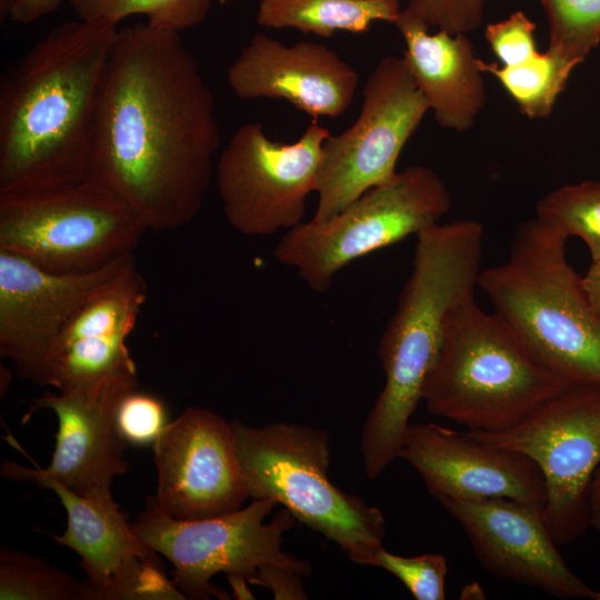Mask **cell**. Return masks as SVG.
Here are the masks:
<instances>
[{"label": "cell", "mask_w": 600, "mask_h": 600, "mask_svg": "<svg viewBox=\"0 0 600 600\" xmlns=\"http://www.w3.org/2000/svg\"><path fill=\"white\" fill-rule=\"evenodd\" d=\"M231 424L249 498L281 504L346 553L358 546L382 543V511L328 478L327 431L286 422L250 427L233 420Z\"/></svg>", "instance_id": "6"}, {"label": "cell", "mask_w": 600, "mask_h": 600, "mask_svg": "<svg viewBox=\"0 0 600 600\" xmlns=\"http://www.w3.org/2000/svg\"><path fill=\"white\" fill-rule=\"evenodd\" d=\"M156 501L172 518L196 520L228 514L248 497L231 422L189 407L153 442Z\"/></svg>", "instance_id": "15"}, {"label": "cell", "mask_w": 600, "mask_h": 600, "mask_svg": "<svg viewBox=\"0 0 600 600\" xmlns=\"http://www.w3.org/2000/svg\"><path fill=\"white\" fill-rule=\"evenodd\" d=\"M118 29L103 19L62 22L7 68L0 80V194L90 179Z\"/></svg>", "instance_id": "2"}, {"label": "cell", "mask_w": 600, "mask_h": 600, "mask_svg": "<svg viewBox=\"0 0 600 600\" xmlns=\"http://www.w3.org/2000/svg\"><path fill=\"white\" fill-rule=\"evenodd\" d=\"M329 134L313 122L297 141L283 143L271 140L259 122L238 128L216 166L228 223L242 234L267 237L303 222Z\"/></svg>", "instance_id": "12"}, {"label": "cell", "mask_w": 600, "mask_h": 600, "mask_svg": "<svg viewBox=\"0 0 600 600\" xmlns=\"http://www.w3.org/2000/svg\"><path fill=\"white\" fill-rule=\"evenodd\" d=\"M227 580L232 589L234 598L239 600L254 599L253 594L247 587V578L240 574H227Z\"/></svg>", "instance_id": "36"}, {"label": "cell", "mask_w": 600, "mask_h": 600, "mask_svg": "<svg viewBox=\"0 0 600 600\" xmlns=\"http://www.w3.org/2000/svg\"><path fill=\"white\" fill-rule=\"evenodd\" d=\"M276 506L271 499H253L228 514L180 520L163 512L153 496L129 524L141 541L171 562L172 581L186 599L213 596L228 600L229 594L210 582L216 573L240 574L248 582L266 564L283 567L303 578L312 573L308 561L281 548L282 536L296 518L283 508L264 522Z\"/></svg>", "instance_id": "9"}, {"label": "cell", "mask_w": 600, "mask_h": 600, "mask_svg": "<svg viewBox=\"0 0 600 600\" xmlns=\"http://www.w3.org/2000/svg\"><path fill=\"white\" fill-rule=\"evenodd\" d=\"M398 458L420 474L437 500L509 498L543 504L546 484L524 453L436 423L409 424Z\"/></svg>", "instance_id": "18"}, {"label": "cell", "mask_w": 600, "mask_h": 600, "mask_svg": "<svg viewBox=\"0 0 600 600\" xmlns=\"http://www.w3.org/2000/svg\"><path fill=\"white\" fill-rule=\"evenodd\" d=\"M483 6L484 0H410L402 12L429 28L458 34L480 26Z\"/></svg>", "instance_id": "30"}, {"label": "cell", "mask_w": 600, "mask_h": 600, "mask_svg": "<svg viewBox=\"0 0 600 600\" xmlns=\"http://www.w3.org/2000/svg\"><path fill=\"white\" fill-rule=\"evenodd\" d=\"M213 93L176 30L118 29L93 137L90 179L156 232L199 213L220 146Z\"/></svg>", "instance_id": "1"}, {"label": "cell", "mask_w": 600, "mask_h": 600, "mask_svg": "<svg viewBox=\"0 0 600 600\" xmlns=\"http://www.w3.org/2000/svg\"><path fill=\"white\" fill-rule=\"evenodd\" d=\"M466 532L478 562L490 573L563 599L600 600L560 554L543 504L509 498L438 500Z\"/></svg>", "instance_id": "16"}, {"label": "cell", "mask_w": 600, "mask_h": 600, "mask_svg": "<svg viewBox=\"0 0 600 600\" xmlns=\"http://www.w3.org/2000/svg\"><path fill=\"white\" fill-rule=\"evenodd\" d=\"M81 20H120L143 14L150 26L178 32L201 23L212 0H68Z\"/></svg>", "instance_id": "26"}, {"label": "cell", "mask_w": 600, "mask_h": 600, "mask_svg": "<svg viewBox=\"0 0 600 600\" xmlns=\"http://www.w3.org/2000/svg\"><path fill=\"white\" fill-rule=\"evenodd\" d=\"M303 577L280 566L266 564L258 569L249 583L269 589L277 600H302L308 596L303 589Z\"/></svg>", "instance_id": "32"}, {"label": "cell", "mask_w": 600, "mask_h": 600, "mask_svg": "<svg viewBox=\"0 0 600 600\" xmlns=\"http://www.w3.org/2000/svg\"><path fill=\"white\" fill-rule=\"evenodd\" d=\"M482 72L496 77L529 118L548 117L558 96L566 89L574 63L547 49L513 66L487 63L479 59Z\"/></svg>", "instance_id": "23"}, {"label": "cell", "mask_w": 600, "mask_h": 600, "mask_svg": "<svg viewBox=\"0 0 600 600\" xmlns=\"http://www.w3.org/2000/svg\"><path fill=\"white\" fill-rule=\"evenodd\" d=\"M146 299L124 280L99 289L74 313L50 360V387L70 392L122 376L137 374L127 346Z\"/></svg>", "instance_id": "20"}, {"label": "cell", "mask_w": 600, "mask_h": 600, "mask_svg": "<svg viewBox=\"0 0 600 600\" xmlns=\"http://www.w3.org/2000/svg\"><path fill=\"white\" fill-rule=\"evenodd\" d=\"M549 19V50L578 66L600 41V0H540Z\"/></svg>", "instance_id": "28"}, {"label": "cell", "mask_w": 600, "mask_h": 600, "mask_svg": "<svg viewBox=\"0 0 600 600\" xmlns=\"http://www.w3.org/2000/svg\"><path fill=\"white\" fill-rule=\"evenodd\" d=\"M13 0H0V18L1 20L8 18V13Z\"/></svg>", "instance_id": "37"}, {"label": "cell", "mask_w": 600, "mask_h": 600, "mask_svg": "<svg viewBox=\"0 0 600 600\" xmlns=\"http://www.w3.org/2000/svg\"><path fill=\"white\" fill-rule=\"evenodd\" d=\"M227 80L240 99H283L317 119L339 117L349 109L359 74L323 43L287 46L257 33L229 66Z\"/></svg>", "instance_id": "19"}, {"label": "cell", "mask_w": 600, "mask_h": 600, "mask_svg": "<svg viewBox=\"0 0 600 600\" xmlns=\"http://www.w3.org/2000/svg\"><path fill=\"white\" fill-rule=\"evenodd\" d=\"M0 600H86V582L38 557L4 547Z\"/></svg>", "instance_id": "24"}, {"label": "cell", "mask_w": 600, "mask_h": 600, "mask_svg": "<svg viewBox=\"0 0 600 600\" xmlns=\"http://www.w3.org/2000/svg\"><path fill=\"white\" fill-rule=\"evenodd\" d=\"M137 386V374H129L33 399L21 422L40 409L53 411L58 419L52 459L42 470L81 497L101 504L114 503L112 480L129 469L123 457L129 443L118 428L117 409Z\"/></svg>", "instance_id": "17"}, {"label": "cell", "mask_w": 600, "mask_h": 600, "mask_svg": "<svg viewBox=\"0 0 600 600\" xmlns=\"http://www.w3.org/2000/svg\"><path fill=\"white\" fill-rule=\"evenodd\" d=\"M536 217L568 238L577 236L600 257V182L584 181L558 188L537 204Z\"/></svg>", "instance_id": "25"}, {"label": "cell", "mask_w": 600, "mask_h": 600, "mask_svg": "<svg viewBox=\"0 0 600 600\" xmlns=\"http://www.w3.org/2000/svg\"><path fill=\"white\" fill-rule=\"evenodd\" d=\"M412 271L378 342L386 381L362 429L370 480L398 458L424 379L439 353L449 312L474 294L483 227L476 220L434 223L417 236Z\"/></svg>", "instance_id": "3"}, {"label": "cell", "mask_w": 600, "mask_h": 600, "mask_svg": "<svg viewBox=\"0 0 600 600\" xmlns=\"http://www.w3.org/2000/svg\"><path fill=\"white\" fill-rule=\"evenodd\" d=\"M63 0H13L8 17L18 23H30L57 10Z\"/></svg>", "instance_id": "33"}, {"label": "cell", "mask_w": 600, "mask_h": 600, "mask_svg": "<svg viewBox=\"0 0 600 600\" xmlns=\"http://www.w3.org/2000/svg\"><path fill=\"white\" fill-rule=\"evenodd\" d=\"M1 474L31 480L53 491L67 512V528L53 540L73 550L86 573V600H184L159 553L141 541L118 504H101L68 489L41 468L6 461Z\"/></svg>", "instance_id": "13"}, {"label": "cell", "mask_w": 600, "mask_h": 600, "mask_svg": "<svg viewBox=\"0 0 600 600\" xmlns=\"http://www.w3.org/2000/svg\"><path fill=\"white\" fill-rule=\"evenodd\" d=\"M451 207L450 193L430 168L414 164L372 187L327 221L288 230L273 256L293 268L314 292L329 290L350 262L438 223Z\"/></svg>", "instance_id": "8"}, {"label": "cell", "mask_w": 600, "mask_h": 600, "mask_svg": "<svg viewBox=\"0 0 600 600\" xmlns=\"http://www.w3.org/2000/svg\"><path fill=\"white\" fill-rule=\"evenodd\" d=\"M362 94L353 124L324 140L313 221L329 220L390 179L402 148L429 110L402 57L382 58Z\"/></svg>", "instance_id": "11"}, {"label": "cell", "mask_w": 600, "mask_h": 600, "mask_svg": "<svg viewBox=\"0 0 600 600\" xmlns=\"http://www.w3.org/2000/svg\"><path fill=\"white\" fill-rule=\"evenodd\" d=\"M117 423L128 443L153 444L168 424L166 407L159 398L136 389L120 401Z\"/></svg>", "instance_id": "29"}, {"label": "cell", "mask_w": 600, "mask_h": 600, "mask_svg": "<svg viewBox=\"0 0 600 600\" xmlns=\"http://www.w3.org/2000/svg\"><path fill=\"white\" fill-rule=\"evenodd\" d=\"M581 282L591 307L600 317V257L592 260L587 273L581 277Z\"/></svg>", "instance_id": "34"}, {"label": "cell", "mask_w": 600, "mask_h": 600, "mask_svg": "<svg viewBox=\"0 0 600 600\" xmlns=\"http://www.w3.org/2000/svg\"><path fill=\"white\" fill-rule=\"evenodd\" d=\"M534 30L536 24L522 11H517L506 20L489 24L486 39L503 66H513L538 52Z\"/></svg>", "instance_id": "31"}, {"label": "cell", "mask_w": 600, "mask_h": 600, "mask_svg": "<svg viewBox=\"0 0 600 600\" xmlns=\"http://www.w3.org/2000/svg\"><path fill=\"white\" fill-rule=\"evenodd\" d=\"M568 237L537 217L520 223L508 259L477 287L540 364L569 383L600 384V317L566 257Z\"/></svg>", "instance_id": "4"}, {"label": "cell", "mask_w": 600, "mask_h": 600, "mask_svg": "<svg viewBox=\"0 0 600 600\" xmlns=\"http://www.w3.org/2000/svg\"><path fill=\"white\" fill-rule=\"evenodd\" d=\"M469 432L538 464L546 484L544 517L558 546L587 533L589 490L600 464V384L569 383L509 430Z\"/></svg>", "instance_id": "10"}, {"label": "cell", "mask_w": 600, "mask_h": 600, "mask_svg": "<svg viewBox=\"0 0 600 600\" xmlns=\"http://www.w3.org/2000/svg\"><path fill=\"white\" fill-rule=\"evenodd\" d=\"M589 523L600 536V466L596 469L589 490Z\"/></svg>", "instance_id": "35"}, {"label": "cell", "mask_w": 600, "mask_h": 600, "mask_svg": "<svg viewBox=\"0 0 600 600\" xmlns=\"http://www.w3.org/2000/svg\"><path fill=\"white\" fill-rule=\"evenodd\" d=\"M403 37V59L438 123L458 132L470 129L486 103L479 59L464 33L429 27L400 12L394 23Z\"/></svg>", "instance_id": "21"}, {"label": "cell", "mask_w": 600, "mask_h": 600, "mask_svg": "<svg viewBox=\"0 0 600 600\" xmlns=\"http://www.w3.org/2000/svg\"><path fill=\"white\" fill-rule=\"evenodd\" d=\"M347 556L352 562L389 571L417 600L446 599L447 562L440 553L402 557L387 551L382 543H376L358 546Z\"/></svg>", "instance_id": "27"}, {"label": "cell", "mask_w": 600, "mask_h": 600, "mask_svg": "<svg viewBox=\"0 0 600 600\" xmlns=\"http://www.w3.org/2000/svg\"><path fill=\"white\" fill-rule=\"evenodd\" d=\"M569 384L537 362L513 331L474 294L448 314L439 353L422 387L427 410L469 428L501 432Z\"/></svg>", "instance_id": "5"}, {"label": "cell", "mask_w": 600, "mask_h": 600, "mask_svg": "<svg viewBox=\"0 0 600 600\" xmlns=\"http://www.w3.org/2000/svg\"><path fill=\"white\" fill-rule=\"evenodd\" d=\"M148 231L99 182L0 194V250L56 273L88 272L132 253Z\"/></svg>", "instance_id": "7"}, {"label": "cell", "mask_w": 600, "mask_h": 600, "mask_svg": "<svg viewBox=\"0 0 600 600\" xmlns=\"http://www.w3.org/2000/svg\"><path fill=\"white\" fill-rule=\"evenodd\" d=\"M401 10L399 0H260L257 22L329 38L338 31L363 33L377 21L396 23Z\"/></svg>", "instance_id": "22"}, {"label": "cell", "mask_w": 600, "mask_h": 600, "mask_svg": "<svg viewBox=\"0 0 600 600\" xmlns=\"http://www.w3.org/2000/svg\"><path fill=\"white\" fill-rule=\"evenodd\" d=\"M131 260L132 253L79 273H56L0 250V354L19 377L50 386L53 348L74 313Z\"/></svg>", "instance_id": "14"}]
</instances>
